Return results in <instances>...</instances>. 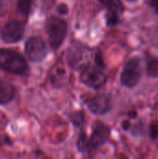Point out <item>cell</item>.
Listing matches in <instances>:
<instances>
[{
  "label": "cell",
  "mask_w": 158,
  "mask_h": 159,
  "mask_svg": "<svg viewBox=\"0 0 158 159\" xmlns=\"http://www.w3.org/2000/svg\"><path fill=\"white\" fill-rule=\"evenodd\" d=\"M100 3L107 8L108 12L122 14L124 12V5L121 0H99Z\"/></svg>",
  "instance_id": "cell-10"
},
{
  "label": "cell",
  "mask_w": 158,
  "mask_h": 159,
  "mask_svg": "<svg viewBox=\"0 0 158 159\" xmlns=\"http://www.w3.org/2000/svg\"><path fill=\"white\" fill-rule=\"evenodd\" d=\"M150 133H151V137L153 139H156L158 137V124L157 122H153L151 124V128H150Z\"/></svg>",
  "instance_id": "cell-15"
},
{
  "label": "cell",
  "mask_w": 158,
  "mask_h": 159,
  "mask_svg": "<svg viewBox=\"0 0 158 159\" xmlns=\"http://www.w3.org/2000/svg\"><path fill=\"white\" fill-rule=\"evenodd\" d=\"M110 129L101 121H97L93 128V132L88 139V151L96 150L101 147L109 138Z\"/></svg>",
  "instance_id": "cell-7"
},
{
  "label": "cell",
  "mask_w": 158,
  "mask_h": 159,
  "mask_svg": "<svg viewBox=\"0 0 158 159\" xmlns=\"http://www.w3.org/2000/svg\"><path fill=\"white\" fill-rule=\"evenodd\" d=\"M73 122L75 126H79L82 125L84 123V114L82 113H76L74 115L73 117Z\"/></svg>",
  "instance_id": "cell-14"
},
{
  "label": "cell",
  "mask_w": 158,
  "mask_h": 159,
  "mask_svg": "<svg viewBox=\"0 0 158 159\" xmlns=\"http://www.w3.org/2000/svg\"><path fill=\"white\" fill-rule=\"evenodd\" d=\"M46 28L51 48L58 49L63 43V40L66 36L67 22L61 18L52 16L47 20Z\"/></svg>",
  "instance_id": "cell-2"
},
{
  "label": "cell",
  "mask_w": 158,
  "mask_h": 159,
  "mask_svg": "<svg viewBox=\"0 0 158 159\" xmlns=\"http://www.w3.org/2000/svg\"><path fill=\"white\" fill-rule=\"evenodd\" d=\"M149 5L155 9L156 13L158 14V0H150L149 1Z\"/></svg>",
  "instance_id": "cell-16"
},
{
  "label": "cell",
  "mask_w": 158,
  "mask_h": 159,
  "mask_svg": "<svg viewBox=\"0 0 158 159\" xmlns=\"http://www.w3.org/2000/svg\"><path fill=\"white\" fill-rule=\"evenodd\" d=\"M142 76V65L141 60L138 57L130 59L121 74V83L127 88H134L138 85Z\"/></svg>",
  "instance_id": "cell-3"
},
{
  "label": "cell",
  "mask_w": 158,
  "mask_h": 159,
  "mask_svg": "<svg viewBox=\"0 0 158 159\" xmlns=\"http://www.w3.org/2000/svg\"><path fill=\"white\" fill-rule=\"evenodd\" d=\"M106 21L109 26L116 25L119 22V15L112 12H107L106 14Z\"/></svg>",
  "instance_id": "cell-13"
},
{
  "label": "cell",
  "mask_w": 158,
  "mask_h": 159,
  "mask_svg": "<svg viewBox=\"0 0 158 159\" xmlns=\"http://www.w3.org/2000/svg\"><path fill=\"white\" fill-rule=\"evenodd\" d=\"M16 90L12 84L0 81V104H7L11 102L15 96Z\"/></svg>",
  "instance_id": "cell-9"
},
{
  "label": "cell",
  "mask_w": 158,
  "mask_h": 159,
  "mask_svg": "<svg viewBox=\"0 0 158 159\" xmlns=\"http://www.w3.org/2000/svg\"><path fill=\"white\" fill-rule=\"evenodd\" d=\"M129 128H130V123H129V121H125V122L123 123V129H124L125 130H128Z\"/></svg>",
  "instance_id": "cell-18"
},
{
  "label": "cell",
  "mask_w": 158,
  "mask_h": 159,
  "mask_svg": "<svg viewBox=\"0 0 158 159\" xmlns=\"http://www.w3.org/2000/svg\"><path fill=\"white\" fill-rule=\"evenodd\" d=\"M0 68L14 75H24L28 70V65L23 57L18 52L1 48L0 49Z\"/></svg>",
  "instance_id": "cell-1"
},
{
  "label": "cell",
  "mask_w": 158,
  "mask_h": 159,
  "mask_svg": "<svg viewBox=\"0 0 158 159\" xmlns=\"http://www.w3.org/2000/svg\"><path fill=\"white\" fill-rule=\"evenodd\" d=\"M7 6V0H0V12L4 10Z\"/></svg>",
  "instance_id": "cell-17"
},
{
  "label": "cell",
  "mask_w": 158,
  "mask_h": 159,
  "mask_svg": "<svg viewBox=\"0 0 158 159\" xmlns=\"http://www.w3.org/2000/svg\"><path fill=\"white\" fill-rule=\"evenodd\" d=\"M47 47L45 42L37 36L30 37L25 43V53L30 61L39 62L47 56Z\"/></svg>",
  "instance_id": "cell-5"
},
{
  "label": "cell",
  "mask_w": 158,
  "mask_h": 159,
  "mask_svg": "<svg viewBox=\"0 0 158 159\" xmlns=\"http://www.w3.org/2000/svg\"><path fill=\"white\" fill-rule=\"evenodd\" d=\"M88 108L95 115H105L112 108L110 95L106 93H101L94 96L88 102Z\"/></svg>",
  "instance_id": "cell-8"
},
{
  "label": "cell",
  "mask_w": 158,
  "mask_h": 159,
  "mask_svg": "<svg viewBox=\"0 0 158 159\" xmlns=\"http://www.w3.org/2000/svg\"><path fill=\"white\" fill-rule=\"evenodd\" d=\"M146 70L147 74L151 77L158 76V60L156 57L147 55L146 58Z\"/></svg>",
  "instance_id": "cell-11"
},
{
  "label": "cell",
  "mask_w": 158,
  "mask_h": 159,
  "mask_svg": "<svg viewBox=\"0 0 158 159\" xmlns=\"http://www.w3.org/2000/svg\"><path fill=\"white\" fill-rule=\"evenodd\" d=\"M24 34V25L20 20H9L2 29L1 38L6 43L19 42Z\"/></svg>",
  "instance_id": "cell-6"
},
{
  "label": "cell",
  "mask_w": 158,
  "mask_h": 159,
  "mask_svg": "<svg viewBox=\"0 0 158 159\" xmlns=\"http://www.w3.org/2000/svg\"><path fill=\"white\" fill-rule=\"evenodd\" d=\"M80 79L85 85L93 89H99L106 83L107 76L101 67L87 65L82 70Z\"/></svg>",
  "instance_id": "cell-4"
},
{
  "label": "cell",
  "mask_w": 158,
  "mask_h": 159,
  "mask_svg": "<svg viewBox=\"0 0 158 159\" xmlns=\"http://www.w3.org/2000/svg\"><path fill=\"white\" fill-rule=\"evenodd\" d=\"M128 1H136V0H128Z\"/></svg>",
  "instance_id": "cell-19"
},
{
  "label": "cell",
  "mask_w": 158,
  "mask_h": 159,
  "mask_svg": "<svg viewBox=\"0 0 158 159\" xmlns=\"http://www.w3.org/2000/svg\"><path fill=\"white\" fill-rule=\"evenodd\" d=\"M33 3L34 0H18V10L24 15H28L31 12Z\"/></svg>",
  "instance_id": "cell-12"
}]
</instances>
